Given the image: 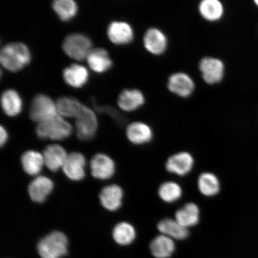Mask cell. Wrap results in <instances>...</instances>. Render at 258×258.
<instances>
[{
	"label": "cell",
	"mask_w": 258,
	"mask_h": 258,
	"mask_svg": "<svg viewBox=\"0 0 258 258\" xmlns=\"http://www.w3.org/2000/svg\"><path fill=\"white\" fill-rule=\"evenodd\" d=\"M1 105L3 112L10 117H15L20 114L23 108V101L16 90H5L1 96Z\"/></svg>",
	"instance_id": "44dd1931"
},
{
	"label": "cell",
	"mask_w": 258,
	"mask_h": 258,
	"mask_svg": "<svg viewBox=\"0 0 258 258\" xmlns=\"http://www.w3.org/2000/svg\"><path fill=\"white\" fill-rule=\"evenodd\" d=\"M21 160L22 168L30 176L40 174L44 164L43 155L34 150L26 151L22 154Z\"/></svg>",
	"instance_id": "d4e9b609"
},
{
	"label": "cell",
	"mask_w": 258,
	"mask_h": 258,
	"mask_svg": "<svg viewBox=\"0 0 258 258\" xmlns=\"http://www.w3.org/2000/svg\"><path fill=\"white\" fill-rule=\"evenodd\" d=\"M9 140V134L6 128L1 125L0 127V145L3 147L7 143Z\"/></svg>",
	"instance_id": "d6a6232c"
},
{
	"label": "cell",
	"mask_w": 258,
	"mask_h": 258,
	"mask_svg": "<svg viewBox=\"0 0 258 258\" xmlns=\"http://www.w3.org/2000/svg\"><path fill=\"white\" fill-rule=\"evenodd\" d=\"M92 175L96 179L107 180L115 172V164L108 155L99 153L95 155L90 161Z\"/></svg>",
	"instance_id": "30bf717a"
},
{
	"label": "cell",
	"mask_w": 258,
	"mask_h": 258,
	"mask_svg": "<svg viewBox=\"0 0 258 258\" xmlns=\"http://www.w3.org/2000/svg\"><path fill=\"white\" fill-rule=\"evenodd\" d=\"M58 114L56 102L49 96L40 93L32 99L29 111L32 121L37 124L55 117Z\"/></svg>",
	"instance_id": "5b68a950"
},
{
	"label": "cell",
	"mask_w": 258,
	"mask_h": 258,
	"mask_svg": "<svg viewBox=\"0 0 258 258\" xmlns=\"http://www.w3.org/2000/svg\"><path fill=\"white\" fill-rule=\"evenodd\" d=\"M199 191L206 197L217 195L220 191L221 183L214 173L204 172L199 176L198 180Z\"/></svg>",
	"instance_id": "f1b7e54d"
},
{
	"label": "cell",
	"mask_w": 258,
	"mask_h": 258,
	"mask_svg": "<svg viewBox=\"0 0 258 258\" xmlns=\"http://www.w3.org/2000/svg\"><path fill=\"white\" fill-rule=\"evenodd\" d=\"M143 43L145 49L154 55L159 56L165 52L168 40L165 34L157 28L148 29L144 35Z\"/></svg>",
	"instance_id": "8fae6325"
},
{
	"label": "cell",
	"mask_w": 258,
	"mask_h": 258,
	"mask_svg": "<svg viewBox=\"0 0 258 258\" xmlns=\"http://www.w3.org/2000/svg\"><path fill=\"white\" fill-rule=\"evenodd\" d=\"M167 88L171 93L180 98H188L195 90V83L188 74L183 72L173 73L167 81Z\"/></svg>",
	"instance_id": "ba28073f"
},
{
	"label": "cell",
	"mask_w": 258,
	"mask_h": 258,
	"mask_svg": "<svg viewBox=\"0 0 258 258\" xmlns=\"http://www.w3.org/2000/svg\"><path fill=\"white\" fill-rule=\"evenodd\" d=\"M58 114L63 117L76 118L85 105L71 96L60 97L56 102Z\"/></svg>",
	"instance_id": "484cf974"
},
{
	"label": "cell",
	"mask_w": 258,
	"mask_h": 258,
	"mask_svg": "<svg viewBox=\"0 0 258 258\" xmlns=\"http://www.w3.org/2000/svg\"><path fill=\"white\" fill-rule=\"evenodd\" d=\"M92 41L87 35L81 33L68 35L62 43L64 53L72 59L82 61L87 59L92 48Z\"/></svg>",
	"instance_id": "277c9868"
},
{
	"label": "cell",
	"mask_w": 258,
	"mask_h": 258,
	"mask_svg": "<svg viewBox=\"0 0 258 258\" xmlns=\"http://www.w3.org/2000/svg\"><path fill=\"white\" fill-rule=\"evenodd\" d=\"M52 8L58 17L63 22L72 20L79 11L78 5L73 0H56L52 3Z\"/></svg>",
	"instance_id": "f546056e"
},
{
	"label": "cell",
	"mask_w": 258,
	"mask_h": 258,
	"mask_svg": "<svg viewBox=\"0 0 258 258\" xmlns=\"http://www.w3.org/2000/svg\"><path fill=\"white\" fill-rule=\"evenodd\" d=\"M195 160L192 155L185 151L172 155L166 163V169L170 173L179 176L188 175L192 170Z\"/></svg>",
	"instance_id": "7c38bea8"
},
{
	"label": "cell",
	"mask_w": 258,
	"mask_h": 258,
	"mask_svg": "<svg viewBox=\"0 0 258 258\" xmlns=\"http://www.w3.org/2000/svg\"><path fill=\"white\" fill-rule=\"evenodd\" d=\"M54 188L53 180L47 176H38L29 184L28 191L32 202L43 203Z\"/></svg>",
	"instance_id": "5bb4252c"
},
{
	"label": "cell",
	"mask_w": 258,
	"mask_h": 258,
	"mask_svg": "<svg viewBox=\"0 0 258 258\" xmlns=\"http://www.w3.org/2000/svg\"><path fill=\"white\" fill-rule=\"evenodd\" d=\"M153 135L152 128L144 122H132L126 127L128 140L135 145L149 143L153 140Z\"/></svg>",
	"instance_id": "d6986e66"
},
{
	"label": "cell",
	"mask_w": 258,
	"mask_h": 258,
	"mask_svg": "<svg viewBox=\"0 0 258 258\" xmlns=\"http://www.w3.org/2000/svg\"><path fill=\"white\" fill-rule=\"evenodd\" d=\"M113 239L121 246H127L135 240L137 231L134 225L127 222H119L112 230Z\"/></svg>",
	"instance_id": "83f0119b"
},
{
	"label": "cell",
	"mask_w": 258,
	"mask_h": 258,
	"mask_svg": "<svg viewBox=\"0 0 258 258\" xmlns=\"http://www.w3.org/2000/svg\"><path fill=\"white\" fill-rule=\"evenodd\" d=\"M145 102L144 93L137 89L122 90L117 99V104L122 111L132 112L143 106Z\"/></svg>",
	"instance_id": "e0dca14e"
},
{
	"label": "cell",
	"mask_w": 258,
	"mask_h": 258,
	"mask_svg": "<svg viewBox=\"0 0 258 258\" xmlns=\"http://www.w3.org/2000/svg\"><path fill=\"white\" fill-rule=\"evenodd\" d=\"M157 228L161 234L173 240H184L189 234L188 229L183 227L175 219H162L158 223Z\"/></svg>",
	"instance_id": "7402d4cb"
},
{
	"label": "cell",
	"mask_w": 258,
	"mask_h": 258,
	"mask_svg": "<svg viewBox=\"0 0 258 258\" xmlns=\"http://www.w3.org/2000/svg\"><path fill=\"white\" fill-rule=\"evenodd\" d=\"M86 159L82 153L69 154L62 167L64 175L73 181H80L86 176Z\"/></svg>",
	"instance_id": "4fadbf2b"
},
{
	"label": "cell",
	"mask_w": 258,
	"mask_h": 258,
	"mask_svg": "<svg viewBox=\"0 0 258 258\" xmlns=\"http://www.w3.org/2000/svg\"><path fill=\"white\" fill-rule=\"evenodd\" d=\"M69 239L61 231H54L42 238L37 244L41 258H62L68 253Z\"/></svg>",
	"instance_id": "3957f363"
},
{
	"label": "cell",
	"mask_w": 258,
	"mask_h": 258,
	"mask_svg": "<svg viewBox=\"0 0 258 258\" xmlns=\"http://www.w3.org/2000/svg\"><path fill=\"white\" fill-rule=\"evenodd\" d=\"M124 191L117 185H110L104 187L99 195L101 205L107 211L115 212L121 207Z\"/></svg>",
	"instance_id": "9a60e30c"
},
{
	"label": "cell",
	"mask_w": 258,
	"mask_h": 258,
	"mask_svg": "<svg viewBox=\"0 0 258 258\" xmlns=\"http://www.w3.org/2000/svg\"><path fill=\"white\" fill-rule=\"evenodd\" d=\"M150 247L151 253L156 258H169L176 247L174 240L161 234L154 238Z\"/></svg>",
	"instance_id": "cb8c5ba5"
},
{
	"label": "cell",
	"mask_w": 258,
	"mask_h": 258,
	"mask_svg": "<svg viewBox=\"0 0 258 258\" xmlns=\"http://www.w3.org/2000/svg\"><path fill=\"white\" fill-rule=\"evenodd\" d=\"M87 62L93 72L98 74L108 72L113 64L108 51L101 47L93 48L87 57Z\"/></svg>",
	"instance_id": "ffe728a7"
},
{
	"label": "cell",
	"mask_w": 258,
	"mask_h": 258,
	"mask_svg": "<svg viewBox=\"0 0 258 258\" xmlns=\"http://www.w3.org/2000/svg\"><path fill=\"white\" fill-rule=\"evenodd\" d=\"M134 31L131 24L124 21H113L107 28V36L111 43L124 46L134 39Z\"/></svg>",
	"instance_id": "9c48e42d"
},
{
	"label": "cell",
	"mask_w": 258,
	"mask_h": 258,
	"mask_svg": "<svg viewBox=\"0 0 258 258\" xmlns=\"http://www.w3.org/2000/svg\"><path fill=\"white\" fill-rule=\"evenodd\" d=\"M30 48L23 43L14 42L3 46L0 53V62L5 69L13 73L23 70L31 61Z\"/></svg>",
	"instance_id": "6da1fadb"
},
{
	"label": "cell",
	"mask_w": 258,
	"mask_h": 258,
	"mask_svg": "<svg viewBox=\"0 0 258 258\" xmlns=\"http://www.w3.org/2000/svg\"><path fill=\"white\" fill-rule=\"evenodd\" d=\"M76 119L77 138L82 141H89L94 138L98 127L94 111L85 105Z\"/></svg>",
	"instance_id": "8992f818"
},
{
	"label": "cell",
	"mask_w": 258,
	"mask_h": 258,
	"mask_svg": "<svg viewBox=\"0 0 258 258\" xmlns=\"http://www.w3.org/2000/svg\"><path fill=\"white\" fill-rule=\"evenodd\" d=\"M62 77L67 85L74 88H82L88 82L89 74L85 67L73 63L63 70Z\"/></svg>",
	"instance_id": "ac0fdd59"
},
{
	"label": "cell",
	"mask_w": 258,
	"mask_h": 258,
	"mask_svg": "<svg viewBox=\"0 0 258 258\" xmlns=\"http://www.w3.org/2000/svg\"><path fill=\"white\" fill-rule=\"evenodd\" d=\"M201 212L199 206L194 203H186L175 213V219L179 223L187 229L198 225L200 221Z\"/></svg>",
	"instance_id": "603a6c76"
},
{
	"label": "cell",
	"mask_w": 258,
	"mask_h": 258,
	"mask_svg": "<svg viewBox=\"0 0 258 258\" xmlns=\"http://www.w3.org/2000/svg\"><path fill=\"white\" fill-rule=\"evenodd\" d=\"M92 101L93 102V106H94L97 111L102 113H106V114L111 115V117L113 119H114V120H115L117 123L120 125H122L125 123V121H126L125 117L114 108L111 107V106H100L97 104V103L95 101L94 99H92Z\"/></svg>",
	"instance_id": "1f68e13d"
},
{
	"label": "cell",
	"mask_w": 258,
	"mask_h": 258,
	"mask_svg": "<svg viewBox=\"0 0 258 258\" xmlns=\"http://www.w3.org/2000/svg\"><path fill=\"white\" fill-rule=\"evenodd\" d=\"M181 186L176 182L167 181L161 184L158 189V195L161 201L167 203L176 202L182 198Z\"/></svg>",
	"instance_id": "4dcf8cb0"
},
{
	"label": "cell",
	"mask_w": 258,
	"mask_h": 258,
	"mask_svg": "<svg viewBox=\"0 0 258 258\" xmlns=\"http://www.w3.org/2000/svg\"><path fill=\"white\" fill-rule=\"evenodd\" d=\"M35 132L41 140L61 141L71 136L73 127L62 116L57 114L49 120L37 124Z\"/></svg>",
	"instance_id": "7a4b0ae2"
},
{
	"label": "cell",
	"mask_w": 258,
	"mask_h": 258,
	"mask_svg": "<svg viewBox=\"0 0 258 258\" xmlns=\"http://www.w3.org/2000/svg\"><path fill=\"white\" fill-rule=\"evenodd\" d=\"M254 3H255V4L258 6V0H256V1H254Z\"/></svg>",
	"instance_id": "836d02e7"
},
{
	"label": "cell",
	"mask_w": 258,
	"mask_h": 258,
	"mask_svg": "<svg viewBox=\"0 0 258 258\" xmlns=\"http://www.w3.org/2000/svg\"><path fill=\"white\" fill-rule=\"evenodd\" d=\"M199 69L202 79L210 85L220 83L225 74V64L221 59L214 57H205L200 61Z\"/></svg>",
	"instance_id": "52a82bcc"
},
{
	"label": "cell",
	"mask_w": 258,
	"mask_h": 258,
	"mask_svg": "<svg viewBox=\"0 0 258 258\" xmlns=\"http://www.w3.org/2000/svg\"><path fill=\"white\" fill-rule=\"evenodd\" d=\"M199 12L205 20L216 22L223 16L224 8L218 0H203L199 5Z\"/></svg>",
	"instance_id": "4316f807"
},
{
	"label": "cell",
	"mask_w": 258,
	"mask_h": 258,
	"mask_svg": "<svg viewBox=\"0 0 258 258\" xmlns=\"http://www.w3.org/2000/svg\"><path fill=\"white\" fill-rule=\"evenodd\" d=\"M43 155L45 165L53 172L62 168L69 156L64 148L58 144L48 145Z\"/></svg>",
	"instance_id": "2e32d148"
}]
</instances>
